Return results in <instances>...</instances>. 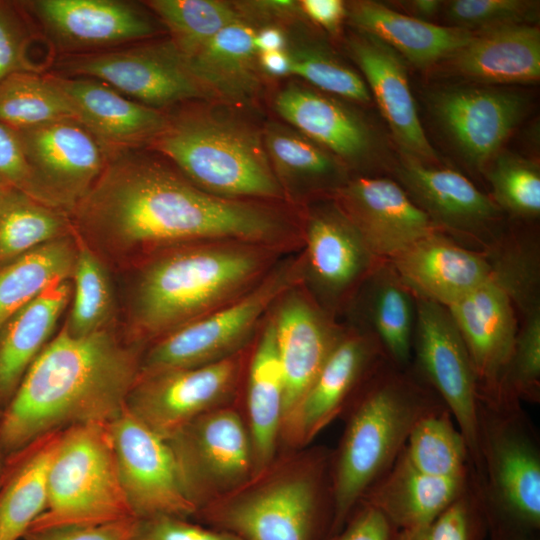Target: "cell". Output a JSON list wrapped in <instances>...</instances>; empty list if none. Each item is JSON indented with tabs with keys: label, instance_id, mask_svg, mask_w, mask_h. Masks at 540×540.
Segmentation results:
<instances>
[{
	"label": "cell",
	"instance_id": "1",
	"mask_svg": "<svg viewBox=\"0 0 540 540\" xmlns=\"http://www.w3.org/2000/svg\"><path fill=\"white\" fill-rule=\"evenodd\" d=\"M72 211L80 229L122 250L226 241L270 247L285 230L270 210L205 192L131 150L109 157Z\"/></svg>",
	"mask_w": 540,
	"mask_h": 540
},
{
	"label": "cell",
	"instance_id": "2",
	"mask_svg": "<svg viewBox=\"0 0 540 540\" xmlns=\"http://www.w3.org/2000/svg\"><path fill=\"white\" fill-rule=\"evenodd\" d=\"M144 350L108 327L84 336L63 327L32 362L3 410L4 459L48 433L113 421L125 408Z\"/></svg>",
	"mask_w": 540,
	"mask_h": 540
},
{
	"label": "cell",
	"instance_id": "3",
	"mask_svg": "<svg viewBox=\"0 0 540 540\" xmlns=\"http://www.w3.org/2000/svg\"><path fill=\"white\" fill-rule=\"evenodd\" d=\"M269 257L270 247L231 241L178 245L158 255L137 281L129 342L143 347L236 299Z\"/></svg>",
	"mask_w": 540,
	"mask_h": 540
},
{
	"label": "cell",
	"instance_id": "4",
	"mask_svg": "<svg viewBox=\"0 0 540 540\" xmlns=\"http://www.w3.org/2000/svg\"><path fill=\"white\" fill-rule=\"evenodd\" d=\"M331 455L322 446L282 449L192 519L243 540H323L332 521Z\"/></svg>",
	"mask_w": 540,
	"mask_h": 540
},
{
	"label": "cell",
	"instance_id": "5",
	"mask_svg": "<svg viewBox=\"0 0 540 540\" xmlns=\"http://www.w3.org/2000/svg\"><path fill=\"white\" fill-rule=\"evenodd\" d=\"M354 399L338 448L331 455L328 535L343 527L368 489L393 465L414 426L446 407L415 374L388 360Z\"/></svg>",
	"mask_w": 540,
	"mask_h": 540
},
{
	"label": "cell",
	"instance_id": "6",
	"mask_svg": "<svg viewBox=\"0 0 540 540\" xmlns=\"http://www.w3.org/2000/svg\"><path fill=\"white\" fill-rule=\"evenodd\" d=\"M149 144L210 194L230 199L283 195L261 138L245 124L205 114L168 118Z\"/></svg>",
	"mask_w": 540,
	"mask_h": 540
},
{
	"label": "cell",
	"instance_id": "7",
	"mask_svg": "<svg viewBox=\"0 0 540 540\" xmlns=\"http://www.w3.org/2000/svg\"><path fill=\"white\" fill-rule=\"evenodd\" d=\"M128 519L135 518L120 482L110 422L64 429L47 472L45 508L28 530Z\"/></svg>",
	"mask_w": 540,
	"mask_h": 540
},
{
	"label": "cell",
	"instance_id": "8",
	"mask_svg": "<svg viewBox=\"0 0 540 540\" xmlns=\"http://www.w3.org/2000/svg\"><path fill=\"white\" fill-rule=\"evenodd\" d=\"M475 476L489 526L540 530V444L521 405L480 400Z\"/></svg>",
	"mask_w": 540,
	"mask_h": 540
},
{
	"label": "cell",
	"instance_id": "9",
	"mask_svg": "<svg viewBox=\"0 0 540 540\" xmlns=\"http://www.w3.org/2000/svg\"><path fill=\"white\" fill-rule=\"evenodd\" d=\"M303 276V256L284 263L236 299L152 342L140 373L201 366L238 352L265 310Z\"/></svg>",
	"mask_w": 540,
	"mask_h": 540
},
{
	"label": "cell",
	"instance_id": "10",
	"mask_svg": "<svg viewBox=\"0 0 540 540\" xmlns=\"http://www.w3.org/2000/svg\"><path fill=\"white\" fill-rule=\"evenodd\" d=\"M165 441L195 512L254 474L251 437L236 402L196 417Z\"/></svg>",
	"mask_w": 540,
	"mask_h": 540
},
{
	"label": "cell",
	"instance_id": "11",
	"mask_svg": "<svg viewBox=\"0 0 540 540\" xmlns=\"http://www.w3.org/2000/svg\"><path fill=\"white\" fill-rule=\"evenodd\" d=\"M414 374L451 413L468 446L471 466L479 463L480 394L469 352L448 308L416 298L412 340Z\"/></svg>",
	"mask_w": 540,
	"mask_h": 540
},
{
	"label": "cell",
	"instance_id": "12",
	"mask_svg": "<svg viewBox=\"0 0 540 540\" xmlns=\"http://www.w3.org/2000/svg\"><path fill=\"white\" fill-rule=\"evenodd\" d=\"M248 361L239 350L201 366L139 373L125 406L165 440L196 417L235 403Z\"/></svg>",
	"mask_w": 540,
	"mask_h": 540
},
{
	"label": "cell",
	"instance_id": "13",
	"mask_svg": "<svg viewBox=\"0 0 540 540\" xmlns=\"http://www.w3.org/2000/svg\"><path fill=\"white\" fill-rule=\"evenodd\" d=\"M58 69L68 77L101 81L154 109L209 98L172 40L66 57Z\"/></svg>",
	"mask_w": 540,
	"mask_h": 540
},
{
	"label": "cell",
	"instance_id": "14",
	"mask_svg": "<svg viewBox=\"0 0 540 540\" xmlns=\"http://www.w3.org/2000/svg\"><path fill=\"white\" fill-rule=\"evenodd\" d=\"M110 427L120 482L134 518L192 519L195 508L182 489L166 441L126 406Z\"/></svg>",
	"mask_w": 540,
	"mask_h": 540
},
{
	"label": "cell",
	"instance_id": "15",
	"mask_svg": "<svg viewBox=\"0 0 540 540\" xmlns=\"http://www.w3.org/2000/svg\"><path fill=\"white\" fill-rule=\"evenodd\" d=\"M388 359L371 334H340L304 396L281 425L279 447L302 449L351 404L355 391Z\"/></svg>",
	"mask_w": 540,
	"mask_h": 540
},
{
	"label": "cell",
	"instance_id": "16",
	"mask_svg": "<svg viewBox=\"0 0 540 540\" xmlns=\"http://www.w3.org/2000/svg\"><path fill=\"white\" fill-rule=\"evenodd\" d=\"M15 131L38 182L61 210L74 209L97 181L110 156L75 120Z\"/></svg>",
	"mask_w": 540,
	"mask_h": 540
},
{
	"label": "cell",
	"instance_id": "17",
	"mask_svg": "<svg viewBox=\"0 0 540 540\" xmlns=\"http://www.w3.org/2000/svg\"><path fill=\"white\" fill-rule=\"evenodd\" d=\"M336 196V206L381 260L439 230L405 189L387 178H355L337 188Z\"/></svg>",
	"mask_w": 540,
	"mask_h": 540
},
{
	"label": "cell",
	"instance_id": "18",
	"mask_svg": "<svg viewBox=\"0 0 540 540\" xmlns=\"http://www.w3.org/2000/svg\"><path fill=\"white\" fill-rule=\"evenodd\" d=\"M439 124L473 166L492 161L525 111L518 94L488 88L439 91L431 98Z\"/></svg>",
	"mask_w": 540,
	"mask_h": 540
},
{
	"label": "cell",
	"instance_id": "19",
	"mask_svg": "<svg viewBox=\"0 0 540 540\" xmlns=\"http://www.w3.org/2000/svg\"><path fill=\"white\" fill-rule=\"evenodd\" d=\"M415 298L446 308L489 281L493 266L487 252L459 245L438 230L388 260Z\"/></svg>",
	"mask_w": 540,
	"mask_h": 540
},
{
	"label": "cell",
	"instance_id": "20",
	"mask_svg": "<svg viewBox=\"0 0 540 540\" xmlns=\"http://www.w3.org/2000/svg\"><path fill=\"white\" fill-rule=\"evenodd\" d=\"M448 310L469 352L480 400L493 402L518 331L514 302L491 277Z\"/></svg>",
	"mask_w": 540,
	"mask_h": 540
},
{
	"label": "cell",
	"instance_id": "21",
	"mask_svg": "<svg viewBox=\"0 0 540 540\" xmlns=\"http://www.w3.org/2000/svg\"><path fill=\"white\" fill-rule=\"evenodd\" d=\"M398 176L412 200L441 228L487 242L499 207L468 178L449 168L431 167L406 156Z\"/></svg>",
	"mask_w": 540,
	"mask_h": 540
},
{
	"label": "cell",
	"instance_id": "22",
	"mask_svg": "<svg viewBox=\"0 0 540 540\" xmlns=\"http://www.w3.org/2000/svg\"><path fill=\"white\" fill-rule=\"evenodd\" d=\"M28 5L66 49L100 48L146 39L158 29L137 5L118 0H37Z\"/></svg>",
	"mask_w": 540,
	"mask_h": 540
},
{
	"label": "cell",
	"instance_id": "23",
	"mask_svg": "<svg viewBox=\"0 0 540 540\" xmlns=\"http://www.w3.org/2000/svg\"><path fill=\"white\" fill-rule=\"evenodd\" d=\"M348 45L383 118L406 156L423 163L436 161L437 154L418 117L402 57L378 38L363 32L353 37Z\"/></svg>",
	"mask_w": 540,
	"mask_h": 540
},
{
	"label": "cell",
	"instance_id": "24",
	"mask_svg": "<svg viewBox=\"0 0 540 540\" xmlns=\"http://www.w3.org/2000/svg\"><path fill=\"white\" fill-rule=\"evenodd\" d=\"M54 78L73 105L77 121L110 155L150 143L168 122L159 110L131 100L96 79Z\"/></svg>",
	"mask_w": 540,
	"mask_h": 540
},
{
	"label": "cell",
	"instance_id": "25",
	"mask_svg": "<svg viewBox=\"0 0 540 540\" xmlns=\"http://www.w3.org/2000/svg\"><path fill=\"white\" fill-rule=\"evenodd\" d=\"M303 258L305 275L330 303L365 280L381 261L337 206L309 219Z\"/></svg>",
	"mask_w": 540,
	"mask_h": 540
},
{
	"label": "cell",
	"instance_id": "26",
	"mask_svg": "<svg viewBox=\"0 0 540 540\" xmlns=\"http://www.w3.org/2000/svg\"><path fill=\"white\" fill-rule=\"evenodd\" d=\"M284 384L283 420L316 378L340 334L301 295H290L272 318Z\"/></svg>",
	"mask_w": 540,
	"mask_h": 540
},
{
	"label": "cell",
	"instance_id": "27",
	"mask_svg": "<svg viewBox=\"0 0 540 540\" xmlns=\"http://www.w3.org/2000/svg\"><path fill=\"white\" fill-rule=\"evenodd\" d=\"M445 60L451 71L477 82H536L540 78V31L528 24L475 31Z\"/></svg>",
	"mask_w": 540,
	"mask_h": 540
},
{
	"label": "cell",
	"instance_id": "28",
	"mask_svg": "<svg viewBox=\"0 0 540 540\" xmlns=\"http://www.w3.org/2000/svg\"><path fill=\"white\" fill-rule=\"evenodd\" d=\"M472 475L473 469L463 478L431 476L415 469L400 452L360 502L377 508L395 529H410L442 513L465 491Z\"/></svg>",
	"mask_w": 540,
	"mask_h": 540
},
{
	"label": "cell",
	"instance_id": "29",
	"mask_svg": "<svg viewBox=\"0 0 540 540\" xmlns=\"http://www.w3.org/2000/svg\"><path fill=\"white\" fill-rule=\"evenodd\" d=\"M346 8L349 20L361 32L378 38L418 67L446 59L474 35L401 14L376 1H355Z\"/></svg>",
	"mask_w": 540,
	"mask_h": 540
},
{
	"label": "cell",
	"instance_id": "30",
	"mask_svg": "<svg viewBox=\"0 0 540 540\" xmlns=\"http://www.w3.org/2000/svg\"><path fill=\"white\" fill-rule=\"evenodd\" d=\"M72 296L69 280L58 281L0 327V409L16 393L28 368L50 341Z\"/></svg>",
	"mask_w": 540,
	"mask_h": 540
},
{
	"label": "cell",
	"instance_id": "31",
	"mask_svg": "<svg viewBox=\"0 0 540 540\" xmlns=\"http://www.w3.org/2000/svg\"><path fill=\"white\" fill-rule=\"evenodd\" d=\"M278 114L301 135L340 157L355 161L372 148L365 123L334 99L299 85H289L275 98Z\"/></svg>",
	"mask_w": 540,
	"mask_h": 540
},
{
	"label": "cell",
	"instance_id": "32",
	"mask_svg": "<svg viewBox=\"0 0 540 540\" xmlns=\"http://www.w3.org/2000/svg\"><path fill=\"white\" fill-rule=\"evenodd\" d=\"M256 31L245 19L229 24L185 58L209 97L242 102L260 88L254 48Z\"/></svg>",
	"mask_w": 540,
	"mask_h": 540
},
{
	"label": "cell",
	"instance_id": "33",
	"mask_svg": "<svg viewBox=\"0 0 540 540\" xmlns=\"http://www.w3.org/2000/svg\"><path fill=\"white\" fill-rule=\"evenodd\" d=\"M247 367L244 415L256 473L278 453L283 419L284 384L272 319L257 342Z\"/></svg>",
	"mask_w": 540,
	"mask_h": 540
},
{
	"label": "cell",
	"instance_id": "34",
	"mask_svg": "<svg viewBox=\"0 0 540 540\" xmlns=\"http://www.w3.org/2000/svg\"><path fill=\"white\" fill-rule=\"evenodd\" d=\"M63 430L43 435L5 458L0 488V540H18L46 505L47 472Z\"/></svg>",
	"mask_w": 540,
	"mask_h": 540
},
{
	"label": "cell",
	"instance_id": "35",
	"mask_svg": "<svg viewBox=\"0 0 540 540\" xmlns=\"http://www.w3.org/2000/svg\"><path fill=\"white\" fill-rule=\"evenodd\" d=\"M365 280L370 334L390 363L407 369L412 357L416 298L388 260H381Z\"/></svg>",
	"mask_w": 540,
	"mask_h": 540
},
{
	"label": "cell",
	"instance_id": "36",
	"mask_svg": "<svg viewBox=\"0 0 540 540\" xmlns=\"http://www.w3.org/2000/svg\"><path fill=\"white\" fill-rule=\"evenodd\" d=\"M75 244L65 235L0 266V327L48 287L73 276Z\"/></svg>",
	"mask_w": 540,
	"mask_h": 540
},
{
	"label": "cell",
	"instance_id": "37",
	"mask_svg": "<svg viewBox=\"0 0 540 540\" xmlns=\"http://www.w3.org/2000/svg\"><path fill=\"white\" fill-rule=\"evenodd\" d=\"M62 120L77 116L53 75L16 72L0 82V124L22 130Z\"/></svg>",
	"mask_w": 540,
	"mask_h": 540
},
{
	"label": "cell",
	"instance_id": "38",
	"mask_svg": "<svg viewBox=\"0 0 540 540\" xmlns=\"http://www.w3.org/2000/svg\"><path fill=\"white\" fill-rule=\"evenodd\" d=\"M401 454L415 469L435 477L463 478L472 471L466 441L446 407L414 426Z\"/></svg>",
	"mask_w": 540,
	"mask_h": 540
},
{
	"label": "cell",
	"instance_id": "39",
	"mask_svg": "<svg viewBox=\"0 0 540 540\" xmlns=\"http://www.w3.org/2000/svg\"><path fill=\"white\" fill-rule=\"evenodd\" d=\"M65 235L68 220L62 210L7 190L0 203V266Z\"/></svg>",
	"mask_w": 540,
	"mask_h": 540
},
{
	"label": "cell",
	"instance_id": "40",
	"mask_svg": "<svg viewBox=\"0 0 540 540\" xmlns=\"http://www.w3.org/2000/svg\"><path fill=\"white\" fill-rule=\"evenodd\" d=\"M146 4L167 27L185 58L224 27L244 19L234 4L218 0H151Z\"/></svg>",
	"mask_w": 540,
	"mask_h": 540
},
{
	"label": "cell",
	"instance_id": "41",
	"mask_svg": "<svg viewBox=\"0 0 540 540\" xmlns=\"http://www.w3.org/2000/svg\"><path fill=\"white\" fill-rule=\"evenodd\" d=\"M73 271L74 295L65 328L73 336H84L107 328L113 312V293L107 270L84 243L77 242Z\"/></svg>",
	"mask_w": 540,
	"mask_h": 540
},
{
	"label": "cell",
	"instance_id": "42",
	"mask_svg": "<svg viewBox=\"0 0 540 540\" xmlns=\"http://www.w3.org/2000/svg\"><path fill=\"white\" fill-rule=\"evenodd\" d=\"M540 400V307L524 314L492 405ZM484 402V401H483Z\"/></svg>",
	"mask_w": 540,
	"mask_h": 540
},
{
	"label": "cell",
	"instance_id": "43",
	"mask_svg": "<svg viewBox=\"0 0 540 540\" xmlns=\"http://www.w3.org/2000/svg\"><path fill=\"white\" fill-rule=\"evenodd\" d=\"M488 520L473 471L465 491L432 521L404 530H395L392 540H487Z\"/></svg>",
	"mask_w": 540,
	"mask_h": 540
},
{
	"label": "cell",
	"instance_id": "44",
	"mask_svg": "<svg viewBox=\"0 0 540 540\" xmlns=\"http://www.w3.org/2000/svg\"><path fill=\"white\" fill-rule=\"evenodd\" d=\"M263 144L272 168L284 177L319 180L336 172L334 160L323 149L283 126L269 125Z\"/></svg>",
	"mask_w": 540,
	"mask_h": 540
},
{
	"label": "cell",
	"instance_id": "45",
	"mask_svg": "<svg viewBox=\"0 0 540 540\" xmlns=\"http://www.w3.org/2000/svg\"><path fill=\"white\" fill-rule=\"evenodd\" d=\"M492 200L500 208L523 218L540 214V171L520 157L501 155L488 171Z\"/></svg>",
	"mask_w": 540,
	"mask_h": 540
},
{
	"label": "cell",
	"instance_id": "46",
	"mask_svg": "<svg viewBox=\"0 0 540 540\" xmlns=\"http://www.w3.org/2000/svg\"><path fill=\"white\" fill-rule=\"evenodd\" d=\"M288 55L290 74L303 78L325 92L360 103L370 101L365 81L325 48L305 45L296 47Z\"/></svg>",
	"mask_w": 540,
	"mask_h": 540
},
{
	"label": "cell",
	"instance_id": "47",
	"mask_svg": "<svg viewBox=\"0 0 540 540\" xmlns=\"http://www.w3.org/2000/svg\"><path fill=\"white\" fill-rule=\"evenodd\" d=\"M536 2L525 0H453L445 12L453 27L480 31L507 24H527L536 15Z\"/></svg>",
	"mask_w": 540,
	"mask_h": 540
},
{
	"label": "cell",
	"instance_id": "48",
	"mask_svg": "<svg viewBox=\"0 0 540 540\" xmlns=\"http://www.w3.org/2000/svg\"><path fill=\"white\" fill-rule=\"evenodd\" d=\"M0 185L15 189L41 203L60 209L38 182L26 159L16 131L3 124H0Z\"/></svg>",
	"mask_w": 540,
	"mask_h": 540
},
{
	"label": "cell",
	"instance_id": "49",
	"mask_svg": "<svg viewBox=\"0 0 540 540\" xmlns=\"http://www.w3.org/2000/svg\"><path fill=\"white\" fill-rule=\"evenodd\" d=\"M129 540H243L190 519L154 517L135 519Z\"/></svg>",
	"mask_w": 540,
	"mask_h": 540
},
{
	"label": "cell",
	"instance_id": "50",
	"mask_svg": "<svg viewBox=\"0 0 540 540\" xmlns=\"http://www.w3.org/2000/svg\"><path fill=\"white\" fill-rule=\"evenodd\" d=\"M26 33L12 7L0 2V82L16 72L34 71L25 59Z\"/></svg>",
	"mask_w": 540,
	"mask_h": 540
},
{
	"label": "cell",
	"instance_id": "51",
	"mask_svg": "<svg viewBox=\"0 0 540 540\" xmlns=\"http://www.w3.org/2000/svg\"><path fill=\"white\" fill-rule=\"evenodd\" d=\"M395 530L382 512L368 503L360 502L343 527L323 540H392Z\"/></svg>",
	"mask_w": 540,
	"mask_h": 540
},
{
	"label": "cell",
	"instance_id": "52",
	"mask_svg": "<svg viewBox=\"0 0 540 540\" xmlns=\"http://www.w3.org/2000/svg\"><path fill=\"white\" fill-rule=\"evenodd\" d=\"M128 519L98 526H66L28 530L25 540H129L133 522Z\"/></svg>",
	"mask_w": 540,
	"mask_h": 540
},
{
	"label": "cell",
	"instance_id": "53",
	"mask_svg": "<svg viewBox=\"0 0 540 540\" xmlns=\"http://www.w3.org/2000/svg\"><path fill=\"white\" fill-rule=\"evenodd\" d=\"M301 13L329 33L337 35L347 16L346 4L341 0L298 1Z\"/></svg>",
	"mask_w": 540,
	"mask_h": 540
},
{
	"label": "cell",
	"instance_id": "54",
	"mask_svg": "<svg viewBox=\"0 0 540 540\" xmlns=\"http://www.w3.org/2000/svg\"><path fill=\"white\" fill-rule=\"evenodd\" d=\"M234 6L244 19L251 16L262 20H287L301 13L299 3L289 0L244 1Z\"/></svg>",
	"mask_w": 540,
	"mask_h": 540
},
{
	"label": "cell",
	"instance_id": "55",
	"mask_svg": "<svg viewBox=\"0 0 540 540\" xmlns=\"http://www.w3.org/2000/svg\"><path fill=\"white\" fill-rule=\"evenodd\" d=\"M254 48L257 55L267 52L284 51L286 48V36L279 27H264L256 32L254 36Z\"/></svg>",
	"mask_w": 540,
	"mask_h": 540
},
{
	"label": "cell",
	"instance_id": "56",
	"mask_svg": "<svg viewBox=\"0 0 540 540\" xmlns=\"http://www.w3.org/2000/svg\"><path fill=\"white\" fill-rule=\"evenodd\" d=\"M258 57V63L268 75L284 77L290 74V58L287 51L261 53Z\"/></svg>",
	"mask_w": 540,
	"mask_h": 540
},
{
	"label": "cell",
	"instance_id": "57",
	"mask_svg": "<svg viewBox=\"0 0 540 540\" xmlns=\"http://www.w3.org/2000/svg\"><path fill=\"white\" fill-rule=\"evenodd\" d=\"M487 540H539V537L538 532L502 526H489Z\"/></svg>",
	"mask_w": 540,
	"mask_h": 540
},
{
	"label": "cell",
	"instance_id": "58",
	"mask_svg": "<svg viewBox=\"0 0 540 540\" xmlns=\"http://www.w3.org/2000/svg\"><path fill=\"white\" fill-rule=\"evenodd\" d=\"M412 12L413 17L425 20L434 16L440 9L442 1L439 0H412L401 2Z\"/></svg>",
	"mask_w": 540,
	"mask_h": 540
},
{
	"label": "cell",
	"instance_id": "59",
	"mask_svg": "<svg viewBox=\"0 0 540 540\" xmlns=\"http://www.w3.org/2000/svg\"><path fill=\"white\" fill-rule=\"evenodd\" d=\"M8 189H9L8 187H4V186L0 185V203H1L2 199L4 198V196H5Z\"/></svg>",
	"mask_w": 540,
	"mask_h": 540
},
{
	"label": "cell",
	"instance_id": "60",
	"mask_svg": "<svg viewBox=\"0 0 540 540\" xmlns=\"http://www.w3.org/2000/svg\"><path fill=\"white\" fill-rule=\"evenodd\" d=\"M4 457L2 456V454L0 453V473L2 472L3 470V467H4Z\"/></svg>",
	"mask_w": 540,
	"mask_h": 540
},
{
	"label": "cell",
	"instance_id": "61",
	"mask_svg": "<svg viewBox=\"0 0 540 540\" xmlns=\"http://www.w3.org/2000/svg\"><path fill=\"white\" fill-rule=\"evenodd\" d=\"M2 480H3V476H2V472H1L0 473V488H1Z\"/></svg>",
	"mask_w": 540,
	"mask_h": 540
},
{
	"label": "cell",
	"instance_id": "62",
	"mask_svg": "<svg viewBox=\"0 0 540 540\" xmlns=\"http://www.w3.org/2000/svg\"><path fill=\"white\" fill-rule=\"evenodd\" d=\"M2 413H3V411L0 409V420H1V417H2Z\"/></svg>",
	"mask_w": 540,
	"mask_h": 540
}]
</instances>
